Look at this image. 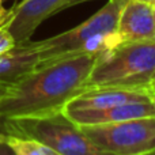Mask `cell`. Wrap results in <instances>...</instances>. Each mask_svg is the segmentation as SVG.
<instances>
[{
    "instance_id": "1",
    "label": "cell",
    "mask_w": 155,
    "mask_h": 155,
    "mask_svg": "<svg viewBox=\"0 0 155 155\" xmlns=\"http://www.w3.org/2000/svg\"><path fill=\"white\" fill-rule=\"evenodd\" d=\"M99 54L80 53L38 65L8 86L0 97V120L63 112L65 105L84 88Z\"/></svg>"
},
{
    "instance_id": "2",
    "label": "cell",
    "mask_w": 155,
    "mask_h": 155,
    "mask_svg": "<svg viewBox=\"0 0 155 155\" xmlns=\"http://www.w3.org/2000/svg\"><path fill=\"white\" fill-rule=\"evenodd\" d=\"M127 0H107V3L80 25L41 41H33L42 65L63 57L80 53H104L120 44L117 22Z\"/></svg>"
},
{
    "instance_id": "3",
    "label": "cell",
    "mask_w": 155,
    "mask_h": 155,
    "mask_svg": "<svg viewBox=\"0 0 155 155\" xmlns=\"http://www.w3.org/2000/svg\"><path fill=\"white\" fill-rule=\"evenodd\" d=\"M155 87V38L120 42L98 56L84 87Z\"/></svg>"
},
{
    "instance_id": "4",
    "label": "cell",
    "mask_w": 155,
    "mask_h": 155,
    "mask_svg": "<svg viewBox=\"0 0 155 155\" xmlns=\"http://www.w3.org/2000/svg\"><path fill=\"white\" fill-rule=\"evenodd\" d=\"M3 132L37 139L60 155H113L99 148L64 112L40 117L0 120Z\"/></svg>"
},
{
    "instance_id": "5",
    "label": "cell",
    "mask_w": 155,
    "mask_h": 155,
    "mask_svg": "<svg viewBox=\"0 0 155 155\" xmlns=\"http://www.w3.org/2000/svg\"><path fill=\"white\" fill-rule=\"evenodd\" d=\"M84 135L113 155H148L155 151V117L82 125Z\"/></svg>"
},
{
    "instance_id": "6",
    "label": "cell",
    "mask_w": 155,
    "mask_h": 155,
    "mask_svg": "<svg viewBox=\"0 0 155 155\" xmlns=\"http://www.w3.org/2000/svg\"><path fill=\"white\" fill-rule=\"evenodd\" d=\"M155 101V87L153 86H101L84 87L72 98L64 110L101 109L127 102Z\"/></svg>"
},
{
    "instance_id": "7",
    "label": "cell",
    "mask_w": 155,
    "mask_h": 155,
    "mask_svg": "<svg viewBox=\"0 0 155 155\" xmlns=\"http://www.w3.org/2000/svg\"><path fill=\"white\" fill-rule=\"evenodd\" d=\"M67 0H22L11 8V15L4 25L16 44L30 41L37 27L51 15L63 10Z\"/></svg>"
},
{
    "instance_id": "8",
    "label": "cell",
    "mask_w": 155,
    "mask_h": 155,
    "mask_svg": "<svg viewBox=\"0 0 155 155\" xmlns=\"http://www.w3.org/2000/svg\"><path fill=\"white\" fill-rule=\"evenodd\" d=\"M68 118L76 125H98V124L120 123L143 117H155V101L150 102H127L101 109L63 110Z\"/></svg>"
},
{
    "instance_id": "9",
    "label": "cell",
    "mask_w": 155,
    "mask_h": 155,
    "mask_svg": "<svg viewBox=\"0 0 155 155\" xmlns=\"http://www.w3.org/2000/svg\"><path fill=\"white\" fill-rule=\"evenodd\" d=\"M117 35L120 42L154 40V5L148 0H127L118 16Z\"/></svg>"
},
{
    "instance_id": "10",
    "label": "cell",
    "mask_w": 155,
    "mask_h": 155,
    "mask_svg": "<svg viewBox=\"0 0 155 155\" xmlns=\"http://www.w3.org/2000/svg\"><path fill=\"white\" fill-rule=\"evenodd\" d=\"M40 57L33 41L16 44L11 51L0 54V84L11 86L38 67Z\"/></svg>"
},
{
    "instance_id": "11",
    "label": "cell",
    "mask_w": 155,
    "mask_h": 155,
    "mask_svg": "<svg viewBox=\"0 0 155 155\" xmlns=\"http://www.w3.org/2000/svg\"><path fill=\"white\" fill-rule=\"evenodd\" d=\"M0 139L15 153V155H60L45 143L29 136L0 132Z\"/></svg>"
},
{
    "instance_id": "12",
    "label": "cell",
    "mask_w": 155,
    "mask_h": 155,
    "mask_svg": "<svg viewBox=\"0 0 155 155\" xmlns=\"http://www.w3.org/2000/svg\"><path fill=\"white\" fill-rule=\"evenodd\" d=\"M15 45L16 42L8 29L5 26H0V54L11 51Z\"/></svg>"
},
{
    "instance_id": "13",
    "label": "cell",
    "mask_w": 155,
    "mask_h": 155,
    "mask_svg": "<svg viewBox=\"0 0 155 155\" xmlns=\"http://www.w3.org/2000/svg\"><path fill=\"white\" fill-rule=\"evenodd\" d=\"M10 15H11V10L4 8L3 4L0 3V26H4L7 23V21L10 19Z\"/></svg>"
},
{
    "instance_id": "14",
    "label": "cell",
    "mask_w": 155,
    "mask_h": 155,
    "mask_svg": "<svg viewBox=\"0 0 155 155\" xmlns=\"http://www.w3.org/2000/svg\"><path fill=\"white\" fill-rule=\"evenodd\" d=\"M0 155H15V153L2 139H0Z\"/></svg>"
},
{
    "instance_id": "15",
    "label": "cell",
    "mask_w": 155,
    "mask_h": 155,
    "mask_svg": "<svg viewBox=\"0 0 155 155\" xmlns=\"http://www.w3.org/2000/svg\"><path fill=\"white\" fill-rule=\"evenodd\" d=\"M86 2H90V0H67L65 4H64V7H63V10L74 7V5H78V4H82V3H86Z\"/></svg>"
},
{
    "instance_id": "16",
    "label": "cell",
    "mask_w": 155,
    "mask_h": 155,
    "mask_svg": "<svg viewBox=\"0 0 155 155\" xmlns=\"http://www.w3.org/2000/svg\"><path fill=\"white\" fill-rule=\"evenodd\" d=\"M7 88H8V86H5V84H0V97L3 95V94L7 91Z\"/></svg>"
},
{
    "instance_id": "17",
    "label": "cell",
    "mask_w": 155,
    "mask_h": 155,
    "mask_svg": "<svg viewBox=\"0 0 155 155\" xmlns=\"http://www.w3.org/2000/svg\"><path fill=\"white\" fill-rule=\"evenodd\" d=\"M148 155H155V151H154V153H151V154H148Z\"/></svg>"
},
{
    "instance_id": "18",
    "label": "cell",
    "mask_w": 155,
    "mask_h": 155,
    "mask_svg": "<svg viewBox=\"0 0 155 155\" xmlns=\"http://www.w3.org/2000/svg\"><path fill=\"white\" fill-rule=\"evenodd\" d=\"M154 18H155V7H154Z\"/></svg>"
},
{
    "instance_id": "19",
    "label": "cell",
    "mask_w": 155,
    "mask_h": 155,
    "mask_svg": "<svg viewBox=\"0 0 155 155\" xmlns=\"http://www.w3.org/2000/svg\"><path fill=\"white\" fill-rule=\"evenodd\" d=\"M0 3H3V0H0Z\"/></svg>"
}]
</instances>
